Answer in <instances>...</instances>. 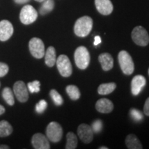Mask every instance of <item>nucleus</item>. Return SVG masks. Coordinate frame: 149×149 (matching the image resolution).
<instances>
[{
  "mask_svg": "<svg viewBox=\"0 0 149 149\" xmlns=\"http://www.w3.org/2000/svg\"><path fill=\"white\" fill-rule=\"evenodd\" d=\"M35 1H37V2H43V1H44L45 0H35Z\"/></svg>",
  "mask_w": 149,
  "mask_h": 149,
  "instance_id": "e433bc0d",
  "label": "nucleus"
},
{
  "mask_svg": "<svg viewBox=\"0 0 149 149\" xmlns=\"http://www.w3.org/2000/svg\"><path fill=\"white\" fill-rule=\"evenodd\" d=\"M97 10L103 15H109L113 10V5L111 0H95Z\"/></svg>",
  "mask_w": 149,
  "mask_h": 149,
  "instance_id": "4468645a",
  "label": "nucleus"
},
{
  "mask_svg": "<svg viewBox=\"0 0 149 149\" xmlns=\"http://www.w3.org/2000/svg\"><path fill=\"white\" fill-rule=\"evenodd\" d=\"M55 7V1L54 0H45L43 1L42 6L40 8V13L42 15H45L49 13L53 10Z\"/></svg>",
  "mask_w": 149,
  "mask_h": 149,
  "instance_id": "aec40b11",
  "label": "nucleus"
},
{
  "mask_svg": "<svg viewBox=\"0 0 149 149\" xmlns=\"http://www.w3.org/2000/svg\"><path fill=\"white\" fill-rule=\"evenodd\" d=\"M93 22L88 16H84L78 19L74 26V32L78 37H84L89 35L93 29Z\"/></svg>",
  "mask_w": 149,
  "mask_h": 149,
  "instance_id": "f257e3e1",
  "label": "nucleus"
},
{
  "mask_svg": "<svg viewBox=\"0 0 149 149\" xmlns=\"http://www.w3.org/2000/svg\"><path fill=\"white\" fill-rule=\"evenodd\" d=\"M146 84V80L144 76L138 74L133 78L131 81V92L133 95L137 96L140 93Z\"/></svg>",
  "mask_w": 149,
  "mask_h": 149,
  "instance_id": "ddd939ff",
  "label": "nucleus"
},
{
  "mask_svg": "<svg viewBox=\"0 0 149 149\" xmlns=\"http://www.w3.org/2000/svg\"><path fill=\"white\" fill-rule=\"evenodd\" d=\"M32 145L35 149H49V141L47 137L42 133H36L32 137Z\"/></svg>",
  "mask_w": 149,
  "mask_h": 149,
  "instance_id": "f8f14e48",
  "label": "nucleus"
},
{
  "mask_svg": "<svg viewBox=\"0 0 149 149\" xmlns=\"http://www.w3.org/2000/svg\"><path fill=\"white\" fill-rule=\"evenodd\" d=\"M63 130L60 124L55 122H52L46 128V137L52 142H59L62 138Z\"/></svg>",
  "mask_w": 149,
  "mask_h": 149,
  "instance_id": "39448f33",
  "label": "nucleus"
},
{
  "mask_svg": "<svg viewBox=\"0 0 149 149\" xmlns=\"http://www.w3.org/2000/svg\"><path fill=\"white\" fill-rule=\"evenodd\" d=\"M132 40L137 45L146 46L149 44V35L144 27L138 26L134 28L131 33Z\"/></svg>",
  "mask_w": 149,
  "mask_h": 149,
  "instance_id": "20e7f679",
  "label": "nucleus"
},
{
  "mask_svg": "<svg viewBox=\"0 0 149 149\" xmlns=\"http://www.w3.org/2000/svg\"><path fill=\"white\" fill-rule=\"evenodd\" d=\"M45 63L48 67H53L56 64V51L53 46L48 48L45 53Z\"/></svg>",
  "mask_w": 149,
  "mask_h": 149,
  "instance_id": "a211bd4d",
  "label": "nucleus"
},
{
  "mask_svg": "<svg viewBox=\"0 0 149 149\" xmlns=\"http://www.w3.org/2000/svg\"><path fill=\"white\" fill-rule=\"evenodd\" d=\"M102 127H103V124H102V121L100 120L94 121L91 125V128L94 133H100L102 130Z\"/></svg>",
  "mask_w": 149,
  "mask_h": 149,
  "instance_id": "cd10ccee",
  "label": "nucleus"
},
{
  "mask_svg": "<svg viewBox=\"0 0 149 149\" xmlns=\"http://www.w3.org/2000/svg\"><path fill=\"white\" fill-rule=\"evenodd\" d=\"M99 149H108V147L107 146H101L99 148Z\"/></svg>",
  "mask_w": 149,
  "mask_h": 149,
  "instance_id": "c9c22d12",
  "label": "nucleus"
},
{
  "mask_svg": "<svg viewBox=\"0 0 149 149\" xmlns=\"http://www.w3.org/2000/svg\"><path fill=\"white\" fill-rule=\"evenodd\" d=\"M116 84L111 82L107 84H102L99 86L97 91L100 95H109L110 93H113L116 88Z\"/></svg>",
  "mask_w": 149,
  "mask_h": 149,
  "instance_id": "6ab92c4d",
  "label": "nucleus"
},
{
  "mask_svg": "<svg viewBox=\"0 0 149 149\" xmlns=\"http://www.w3.org/2000/svg\"><path fill=\"white\" fill-rule=\"evenodd\" d=\"M28 88L31 93H38L40 91V82L37 80L29 82L28 84Z\"/></svg>",
  "mask_w": 149,
  "mask_h": 149,
  "instance_id": "a878e982",
  "label": "nucleus"
},
{
  "mask_svg": "<svg viewBox=\"0 0 149 149\" xmlns=\"http://www.w3.org/2000/svg\"><path fill=\"white\" fill-rule=\"evenodd\" d=\"M31 0H14V1L17 4H24V3H28Z\"/></svg>",
  "mask_w": 149,
  "mask_h": 149,
  "instance_id": "473e14b6",
  "label": "nucleus"
},
{
  "mask_svg": "<svg viewBox=\"0 0 149 149\" xmlns=\"http://www.w3.org/2000/svg\"><path fill=\"white\" fill-rule=\"evenodd\" d=\"M144 113L147 116H149V97L146 100V102L144 104Z\"/></svg>",
  "mask_w": 149,
  "mask_h": 149,
  "instance_id": "7c9ffc66",
  "label": "nucleus"
},
{
  "mask_svg": "<svg viewBox=\"0 0 149 149\" xmlns=\"http://www.w3.org/2000/svg\"><path fill=\"white\" fill-rule=\"evenodd\" d=\"M130 117L136 122H139L143 119V115L139 110L135 109H132L130 111Z\"/></svg>",
  "mask_w": 149,
  "mask_h": 149,
  "instance_id": "bb28decb",
  "label": "nucleus"
},
{
  "mask_svg": "<svg viewBox=\"0 0 149 149\" xmlns=\"http://www.w3.org/2000/svg\"><path fill=\"white\" fill-rule=\"evenodd\" d=\"M75 64L79 69L84 70L88 66L91 61L89 52L84 46H79L74 54Z\"/></svg>",
  "mask_w": 149,
  "mask_h": 149,
  "instance_id": "f03ea898",
  "label": "nucleus"
},
{
  "mask_svg": "<svg viewBox=\"0 0 149 149\" xmlns=\"http://www.w3.org/2000/svg\"><path fill=\"white\" fill-rule=\"evenodd\" d=\"M9 70L8 66L5 63L0 62V77H4L8 73Z\"/></svg>",
  "mask_w": 149,
  "mask_h": 149,
  "instance_id": "c756f323",
  "label": "nucleus"
},
{
  "mask_svg": "<svg viewBox=\"0 0 149 149\" xmlns=\"http://www.w3.org/2000/svg\"><path fill=\"white\" fill-rule=\"evenodd\" d=\"M118 60L120 68L125 74H131L135 70L134 62L130 54L126 51H122L119 53Z\"/></svg>",
  "mask_w": 149,
  "mask_h": 149,
  "instance_id": "7ed1b4c3",
  "label": "nucleus"
},
{
  "mask_svg": "<svg viewBox=\"0 0 149 149\" xmlns=\"http://www.w3.org/2000/svg\"><path fill=\"white\" fill-rule=\"evenodd\" d=\"M2 97L3 100H5L6 102L10 106L14 105L15 104V99L13 96V93L11 89L8 87H6L3 88L2 91Z\"/></svg>",
  "mask_w": 149,
  "mask_h": 149,
  "instance_id": "b1692460",
  "label": "nucleus"
},
{
  "mask_svg": "<svg viewBox=\"0 0 149 149\" xmlns=\"http://www.w3.org/2000/svg\"><path fill=\"white\" fill-rule=\"evenodd\" d=\"M93 133L91 126L86 124H81L77 128V135L79 139L85 144H89L93 141Z\"/></svg>",
  "mask_w": 149,
  "mask_h": 149,
  "instance_id": "9d476101",
  "label": "nucleus"
},
{
  "mask_svg": "<svg viewBox=\"0 0 149 149\" xmlns=\"http://www.w3.org/2000/svg\"><path fill=\"white\" fill-rule=\"evenodd\" d=\"M13 91L16 97L20 102H26L29 100V91L24 81H18L15 83Z\"/></svg>",
  "mask_w": 149,
  "mask_h": 149,
  "instance_id": "1a4fd4ad",
  "label": "nucleus"
},
{
  "mask_svg": "<svg viewBox=\"0 0 149 149\" xmlns=\"http://www.w3.org/2000/svg\"><path fill=\"white\" fill-rule=\"evenodd\" d=\"M97 111L102 113H109L114 108L113 102L109 99L102 98L99 100L95 104Z\"/></svg>",
  "mask_w": 149,
  "mask_h": 149,
  "instance_id": "2eb2a0df",
  "label": "nucleus"
},
{
  "mask_svg": "<svg viewBox=\"0 0 149 149\" xmlns=\"http://www.w3.org/2000/svg\"><path fill=\"white\" fill-rule=\"evenodd\" d=\"M37 17H38V13L37 10L31 5L24 6L22 8L19 15L20 21L25 25H29L35 22Z\"/></svg>",
  "mask_w": 149,
  "mask_h": 149,
  "instance_id": "423d86ee",
  "label": "nucleus"
},
{
  "mask_svg": "<svg viewBox=\"0 0 149 149\" xmlns=\"http://www.w3.org/2000/svg\"><path fill=\"white\" fill-rule=\"evenodd\" d=\"M29 50L35 58L41 59L45 55V47L42 40L33 37L29 42Z\"/></svg>",
  "mask_w": 149,
  "mask_h": 149,
  "instance_id": "6e6552de",
  "label": "nucleus"
},
{
  "mask_svg": "<svg viewBox=\"0 0 149 149\" xmlns=\"http://www.w3.org/2000/svg\"><path fill=\"white\" fill-rule=\"evenodd\" d=\"M148 74H149V68H148Z\"/></svg>",
  "mask_w": 149,
  "mask_h": 149,
  "instance_id": "4c0bfd02",
  "label": "nucleus"
},
{
  "mask_svg": "<svg viewBox=\"0 0 149 149\" xmlns=\"http://www.w3.org/2000/svg\"><path fill=\"white\" fill-rule=\"evenodd\" d=\"M126 145L129 149H141L143 148L140 141L134 134H130L126 138Z\"/></svg>",
  "mask_w": 149,
  "mask_h": 149,
  "instance_id": "f3484780",
  "label": "nucleus"
},
{
  "mask_svg": "<svg viewBox=\"0 0 149 149\" xmlns=\"http://www.w3.org/2000/svg\"><path fill=\"white\" fill-rule=\"evenodd\" d=\"M57 69L61 76L70 77L72 72V68L69 58L65 55H61L56 60Z\"/></svg>",
  "mask_w": 149,
  "mask_h": 149,
  "instance_id": "0eeeda50",
  "label": "nucleus"
},
{
  "mask_svg": "<svg viewBox=\"0 0 149 149\" xmlns=\"http://www.w3.org/2000/svg\"><path fill=\"white\" fill-rule=\"evenodd\" d=\"M77 136L72 132H69L66 135V149H74L77 146Z\"/></svg>",
  "mask_w": 149,
  "mask_h": 149,
  "instance_id": "4be33fe9",
  "label": "nucleus"
},
{
  "mask_svg": "<svg viewBox=\"0 0 149 149\" xmlns=\"http://www.w3.org/2000/svg\"><path fill=\"white\" fill-rule=\"evenodd\" d=\"M102 42V39L100 36H95V42H94V45L97 46L100 44H101Z\"/></svg>",
  "mask_w": 149,
  "mask_h": 149,
  "instance_id": "2f4dec72",
  "label": "nucleus"
},
{
  "mask_svg": "<svg viewBox=\"0 0 149 149\" xmlns=\"http://www.w3.org/2000/svg\"><path fill=\"white\" fill-rule=\"evenodd\" d=\"M67 94L70 97V98L72 100H77L79 99L80 95V91L79 88H77L76 86L74 85H68L66 88Z\"/></svg>",
  "mask_w": 149,
  "mask_h": 149,
  "instance_id": "5701e85b",
  "label": "nucleus"
},
{
  "mask_svg": "<svg viewBox=\"0 0 149 149\" xmlns=\"http://www.w3.org/2000/svg\"><path fill=\"white\" fill-rule=\"evenodd\" d=\"M4 112H5L4 107H3V106L0 105V115L3 114V113H4Z\"/></svg>",
  "mask_w": 149,
  "mask_h": 149,
  "instance_id": "72a5a7b5",
  "label": "nucleus"
},
{
  "mask_svg": "<svg viewBox=\"0 0 149 149\" xmlns=\"http://www.w3.org/2000/svg\"><path fill=\"white\" fill-rule=\"evenodd\" d=\"M99 61L101 64L102 68L104 71H108L113 67V58L111 54L108 53H102L99 55Z\"/></svg>",
  "mask_w": 149,
  "mask_h": 149,
  "instance_id": "dca6fc26",
  "label": "nucleus"
},
{
  "mask_svg": "<svg viewBox=\"0 0 149 149\" xmlns=\"http://www.w3.org/2000/svg\"><path fill=\"white\" fill-rule=\"evenodd\" d=\"M50 96L51 97L54 104H55L56 106L62 105L64 100H63L62 97L60 95V94H59L57 91L55 90V89H52V90L50 91Z\"/></svg>",
  "mask_w": 149,
  "mask_h": 149,
  "instance_id": "393cba45",
  "label": "nucleus"
},
{
  "mask_svg": "<svg viewBox=\"0 0 149 149\" xmlns=\"http://www.w3.org/2000/svg\"><path fill=\"white\" fill-rule=\"evenodd\" d=\"M13 34V26L8 20L0 22V41L8 40Z\"/></svg>",
  "mask_w": 149,
  "mask_h": 149,
  "instance_id": "9b49d317",
  "label": "nucleus"
},
{
  "mask_svg": "<svg viewBox=\"0 0 149 149\" xmlns=\"http://www.w3.org/2000/svg\"><path fill=\"white\" fill-rule=\"evenodd\" d=\"M47 102L45 101L44 100H40V102H38L36 104V107H35V111L37 113H43L44 111H46V108H47Z\"/></svg>",
  "mask_w": 149,
  "mask_h": 149,
  "instance_id": "c85d7f7f",
  "label": "nucleus"
},
{
  "mask_svg": "<svg viewBox=\"0 0 149 149\" xmlns=\"http://www.w3.org/2000/svg\"><path fill=\"white\" fill-rule=\"evenodd\" d=\"M13 133V127L7 121L0 122V137H7Z\"/></svg>",
  "mask_w": 149,
  "mask_h": 149,
  "instance_id": "412c9836",
  "label": "nucleus"
},
{
  "mask_svg": "<svg viewBox=\"0 0 149 149\" xmlns=\"http://www.w3.org/2000/svg\"><path fill=\"white\" fill-rule=\"evenodd\" d=\"M9 147L7 145H0V149H8Z\"/></svg>",
  "mask_w": 149,
  "mask_h": 149,
  "instance_id": "f704fd0d",
  "label": "nucleus"
}]
</instances>
